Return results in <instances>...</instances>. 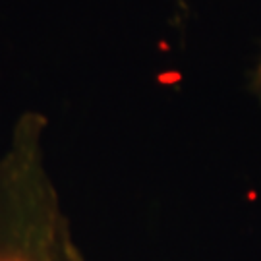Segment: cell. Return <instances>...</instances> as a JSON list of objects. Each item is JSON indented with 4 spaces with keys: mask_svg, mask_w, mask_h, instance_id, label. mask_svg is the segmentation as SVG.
Here are the masks:
<instances>
[{
    "mask_svg": "<svg viewBox=\"0 0 261 261\" xmlns=\"http://www.w3.org/2000/svg\"><path fill=\"white\" fill-rule=\"evenodd\" d=\"M47 128L23 112L0 153V261H85L48 170Z\"/></svg>",
    "mask_w": 261,
    "mask_h": 261,
    "instance_id": "1",
    "label": "cell"
},
{
    "mask_svg": "<svg viewBox=\"0 0 261 261\" xmlns=\"http://www.w3.org/2000/svg\"><path fill=\"white\" fill-rule=\"evenodd\" d=\"M250 91L261 101V55L257 58L255 66H253L252 75H250Z\"/></svg>",
    "mask_w": 261,
    "mask_h": 261,
    "instance_id": "2",
    "label": "cell"
}]
</instances>
